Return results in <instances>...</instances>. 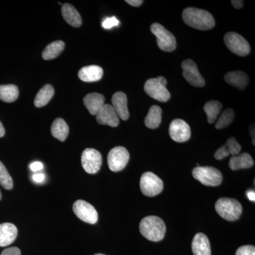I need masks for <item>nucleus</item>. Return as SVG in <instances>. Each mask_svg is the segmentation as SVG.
Listing matches in <instances>:
<instances>
[{"instance_id": "nucleus-12", "label": "nucleus", "mask_w": 255, "mask_h": 255, "mask_svg": "<svg viewBox=\"0 0 255 255\" xmlns=\"http://www.w3.org/2000/svg\"><path fill=\"white\" fill-rule=\"evenodd\" d=\"M183 77L192 86L203 87L205 85V80L199 73L196 64L192 60H184L182 63Z\"/></svg>"}, {"instance_id": "nucleus-23", "label": "nucleus", "mask_w": 255, "mask_h": 255, "mask_svg": "<svg viewBox=\"0 0 255 255\" xmlns=\"http://www.w3.org/2000/svg\"><path fill=\"white\" fill-rule=\"evenodd\" d=\"M162 111L160 107L156 105L152 106L145 119L146 127L151 129L158 128L162 122Z\"/></svg>"}, {"instance_id": "nucleus-16", "label": "nucleus", "mask_w": 255, "mask_h": 255, "mask_svg": "<svg viewBox=\"0 0 255 255\" xmlns=\"http://www.w3.org/2000/svg\"><path fill=\"white\" fill-rule=\"evenodd\" d=\"M191 248L194 255H211L209 238L204 233H197L194 236Z\"/></svg>"}, {"instance_id": "nucleus-38", "label": "nucleus", "mask_w": 255, "mask_h": 255, "mask_svg": "<svg viewBox=\"0 0 255 255\" xmlns=\"http://www.w3.org/2000/svg\"><path fill=\"white\" fill-rule=\"evenodd\" d=\"M126 1H127L128 4L131 5L132 6H135V7L140 6L143 3L142 0H127Z\"/></svg>"}, {"instance_id": "nucleus-21", "label": "nucleus", "mask_w": 255, "mask_h": 255, "mask_svg": "<svg viewBox=\"0 0 255 255\" xmlns=\"http://www.w3.org/2000/svg\"><path fill=\"white\" fill-rule=\"evenodd\" d=\"M62 15L64 19L73 27H80L82 24V17L78 10L73 5L65 4L62 6Z\"/></svg>"}, {"instance_id": "nucleus-1", "label": "nucleus", "mask_w": 255, "mask_h": 255, "mask_svg": "<svg viewBox=\"0 0 255 255\" xmlns=\"http://www.w3.org/2000/svg\"><path fill=\"white\" fill-rule=\"evenodd\" d=\"M182 18L188 26L201 31H207L215 26L214 16L206 10L188 7L183 11Z\"/></svg>"}, {"instance_id": "nucleus-3", "label": "nucleus", "mask_w": 255, "mask_h": 255, "mask_svg": "<svg viewBox=\"0 0 255 255\" xmlns=\"http://www.w3.org/2000/svg\"><path fill=\"white\" fill-rule=\"evenodd\" d=\"M215 208L219 216L228 221H237L243 213L241 203L231 198H221L216 203Z\"/></svg>"}, {"instance_id": "nucleus-37", "label": "nucleus", "mask_w": 255, "mask_h": 255, "mask_svg": "<svg viewBox=\"0 0 255 255\" xmlns=\"http://www.w3.org/2000/svg\"><path fill=\"white\" fill-rule=\"evenodd\" d=\"M45 178H46V176L43 173L34 174L32 177L33 180L36 183L43 182L45 180Z\"/></svg>"}, {"instance_id": "nucleus-19", "label": "nucleus", "mask_w": 255, "mask_h": 255, "mask_svg": "<svg viewBox=\"0 0 255 255\" xmlns=\"http://www.w3.org/2000/svg\"><path fill=\"white\" fill-rule=\"evenodd\" d=\"M84 105L92 115L96 116L105 105V98L100 93H90L84 98Z\"/></svg>"}, {"instance_id": "nucleus-25", "label": "nucleus", "mask_w": 255, "mask_h": 255, "mask_svg": "<svg viewBox=\"0 0 255 255\" xmlns=\"http://www.w3.org/2000/svg\"><path fill=\"white\" fill-rule=\"evenodd\" d=\"M54 88L51 85H44L35 97L34 105L38 108L44 107L50 102L54 95Z\"/></svg>"}, {"instance_id": "nucleus-35", "label": "nucleus", "mask_w": 255, "mask_h": 255, "mask_svg": "<svg viewBox=\"0 0 255 255\" xmlns=\"http://www.w3.org/2000/svg\"><path fill=\"white\" fill-rule=\"evenodd\" d=\"M1 255H21V251L16 247H13V248L5 249L1 253Z\"/></svg>"}, {"instance_id": "nucleus-14", "label": "nucleus", "mask_w": 255, "mask_h": 255, "mask_svg": "<svg viewBox=\"0 0 255 255\" xmlns=\"http://www.w3.org/2000/svg\"><path fill=\"white\" fill-rule=\"evenodd\" d=\"M97 122L101 125L118 127L119 118L112 105H105L96 115Z\"/></svg>"}, {"instance_id": "nucleus-9", "label": "nucleus", "mask_w": 255, "mask_h": 255, "mask_svg": "<svg viewBox=\"0 0 255 255\" xmlns=\"http://www.w3.org/2000/svg\"><path fill=\"white\" fill-rule=\"evenodd\" d=\"M130 155L128 151L124 147L117 146L109 152L107 161L109 167L112 172H119L125 168L128 162Z\"/></svg>"}, {"instance_id": "nucleus-8", "label": "nucleus", "mask_w": 255, "mask_h": 255, "mask_svg": "<svg viewBox=\"0 0 255 255\" xmlns=\"http://www.w3.org/2000/svg\"><path fill=\"white\" fill-rule=\"evenodd\" d=\"M224 42L228 49L239 56H246L251 53V46L241 35L236 32H228L224 36Z\"/></svg>"}, {"instance_id": "nucleus-15", "label": "nucleus", "mask_w": 255, "mask_h": 255, "mask_svg": "<svg viewBox=\"0 0 255 255\" xmlns=\"http://www.w3.org/2000/svg\"><path fill=\"white\" fill-rule=\"evenodd\" d=\"M112 107L119 118L127 121L129 118L127 96L122 92H116L112 99Z\"/></svg>"}, {"instance_id": "nucleus-7", "label": "nucleus", "mask_w": 255, "mask_h": 255, "mask_svg": "<svg viewBox=\"0 0 255 255\" xmlns=\"http://www.w3.org/2000/svg\"><path fill=\"white\" fill-rule=\"evenodd\" d=\"M163 186L162 179L152 172H145L140 178V189L146 196L154 197L158 195L163 190Z\"/></svg>"}, {"instance_id": "nucleus-2", "label": "nucleus", "mask_w": 255, "mask_h": 255, "mask_svg": "<svg viewBox=\"0 0 255 255\" xmlns=\"http://www.w3.org/2000/svg\"><path fill=\"white\" fill-rule=\"evenodd\" d=\"M140 231L146 239L152 242L163 240L166 233V226L163 220L157 216L144 218L140 223Z\"/></svg>"}, {"instance_id": "nucleus-18", "label": "nucleus", "mask_w": 255, "mask_h": 255, "mask_svg": "<svg viewBox=\"0 0 255 255\" xmlns=\"http://www.w3.org/2000/svg\"><path fill=\"white\" fill-rule=\"evenodd\" d=\"M103 69L98 65H89L80 69L78 77L85 82H97L103 76Z\"/></svg>"}, {"instance_id": "nucleus-10", "label": "nucleus", "mask_w": 255, "mask_h": 255, "mask_svg": "<svg viewBox=\"0 0 255 255\" xmlns=\"http://www.w3.org/2000/svg\"><path fill=\"white\" fill-rule=\"evenodd\" d=\"M82 165L89 174H96L100 171L102 164V156L95 149L87 148L82 152Z\"/></svg>"}, {"instance_id": "nucleus-40", "label": "nucleus", "mask_w": 255, "mask_h": 255, "mask_svg": "<svg viewBox=\"0 0 255 255\" xmlns=\"http://www.w3.org/2000/svg\"><path fill=\"white\" fill-rule=\"evenodd\" d=\"M246 195L248 196V199L250 201H253L255 202V192L254 190H250L247 191Z\"/></svg>"}, {"instance_id": "nucleus-29", "label": "nucleus", "mask_w": 255, "mask_h": 255, "mask_svg": "<svg viewBox=\"0 0 255 255\" xmlns=\"http://www.w3.org/2000/svg\"><path fill=\"white\" fill-rule=\"evenodd\" d=\"M235 113L232 109H227L223 112L221 117L216 122V128L223 129L231 125L234 120Z\"/></svg>"}, {"instance_id": "nucleus-28", "label": "nucleus", "mask_w": 255, "mask_h": 255, "mask_svg": "<svg viewBox=\"0 0 255 255\" xmlns=\"http://www.w3.org/2000/svg\"><path fill=\"white\" fill-rule=\"evenodd\" d=\"M223 105L219 101H209L204 105V110L207 115L208 122L214 124L221 112Z\"/></svg>"}, {"instance_id": "nucleus-11", "label": "nucleus", "mask_w": 255, "mask_h": 255, "mask_svg": "<svg viewBox=\"0 0 255 255\" xmlns=\"http://www.w3.org/2000/svg\"><path fill=\"white\" fill-rule=\"evenodd\" d=\"M75 214L84 222L95 224L98 221V213L90 203L83 200L75 201L73 204Z\"/></svg>"}, {"instance_id": "nucleus-43", "label": "nucleus", "mask_w": 255, "mask_h": 255, "mask_svg": "<svg viewBox=\"0 0 255 255\" xmlns=\"http://www.w3.org/2000/svg\"><path fill=\"white\" fill-rule=\"evenodd\" d=\"M103 255V254H97V255Z\"/></svg>"}, {"instance_id": "nucleus-34", "label": "nucleus", "mask_w": 255, "mask_h": 255, "mask_svg": "<svg viewBox=\"0 0 255 255\" xmlns=\"http://www.w3.org/2000/svg\"><path fill=\"white\" fill-rule=\"evenodd\" d=\"M229 155V152H228L226 146L224 145H223L222 147H220L219 149H218L214 154L215 158L218 159V160H221V159L226 158V157H227Z\"/></svg>"}, {"instance_id": "nucleus-31", "label": "nucleus", "mask_w": 255, "mask_h": 255, "mask_svg": "<svg viewBox=\"0 0 255 255\" xmlns=\"http://www.w3.org/2000/svg\"><path fill=\"white\" fill-rule=\"evenodd\" d=\"M224 145L226 146V149H227L230 155L233 156L238 155V154L241 152V145H240L239 142L237 141V140L235 137H230Z\"/></svg>"}, {"instance_id": "nucleus-36", "label": "nucleus", "mask_w": 255, "mask_h": 255, "mask_svg": "<svg viewBox=\"0 0 255 255\" xmlns=\"http://www.w3.org/2000/svg\"><path fill=\"white\" fill-rule=\"evenodd\" d=\"M43 168V165L41 162H33V163L30 164V169L33 172H38V171L41 170Z\"/></svg>"}, {"instance_id": "nucleus-4", "label": "nucleus", "mask_w": 255, "mask_h": 255, "mask_svg": "<svg viewBox=\"0 0 255 255\" xmlns=\"http://www.w3.org/2000/svg\"><path fill=\"white\" fill-rule=\"evenodd\" d=\"M167 80L164 77L151 78L144 85V90L151 98L161 102H167L171 95L167 88Z\"/></svg>"}, {"instance_id": "nucleus-24", "label": "nucleus", "mask_w": 255, "mask_h": 255, "mask_svg": "<svg viewBox=\"0 0 255 255\" xmlns=\"http://www.w3.org/2000/svg\"><path fill=\"white\" fill-rule=\"evenodd\" d=\"M51 133L60 141H65L69 134V127L63 119H55L51 126Z\"/></svg>"}, {"instance_id": "nucleus-13", "label": "nucleus", "mask_w": 255, "mask_h": 255, "mask_svg": "<svg viewBox=\"0 0 255 255\" xmlns=\"http://www.w3.org/2000/svg\"><path fill=\"white\" fill-rule=\"evenodd\" d=\"M171 138L177 142L187 141L191 137V128L189 124L182 119H174L169 128Z\"/></svg>"}, {"instance_id": "nucleus-33", "label": "nucleus", "mask_w": 255, "mask_h": 255, "mask_svg": "<svg viewBox=\"0 0 255 255\" xmlns=\"http://www.w3.org/2000/svg\"><path fill=\"white\" fill-rule=\"evenodd\" d=\"M119 24V21L115 16L106 18L105 21L102 22V26L106 28V29H110V28H112L114 26H118Z\"/></svg>"}, {"instance_id": "nucleus-5", "label": "nucleus", "mask_w": 255, "mask_h": 255, "mask_svg": "<svg viewBox=\"0 0 255 255\" xmlns=\"http://www.w3.org/2000/svg\"><path fill=\"white\" fill-rule=\"evenodd\" d=\"M193 177L208 187H217L223 182V175L214 167H196L193 169Z\"/></svg>"}, {"instance_id": "nucleus-41", "label": "nucleus", "mask_w": 255, "mask_h": 255, "mask_svg": "<svg viewBox=\"0 0 255 255\" xmlns=\"http://www.w3.org/2000/svg\"><path fill=\"white\" fill-rule=\"evenodd\" d=\"M5 134V130L4 126L2 125L1 122H0V137L4 136Z\"/></svg>"}, {"instance_id": "nucleus-22", "label": "nucleus", "mask_w": 255, "mask_h": 255, "mask_svg": "<svg viewBox=\"0 0 255 255\" xmlns=\"http://www.w3.org/2000/svg\"><path fill=\"white\" fill-rule=\"evenodd\" d=\"M254 165V160L249 153L244 152L241 155L233 156L230 159L229 167L233 171L249 169Z\"/></svg>"}, {"instance_id": "nucleus-17", "label": "nucleus", "mask_w": 255, "mask_h": 255, "mask_svg": "<svg viewBox=\"0 0 255 255\" xmlns=\"http://www.w3.org/2000/svg\"><path fill=\"white\" fill-rule=\"evenodd\" d=\"M17 234V228L12 223L0 224V247H6L14 243Z\"/></svg>"}, {"instance_id": "nucleus-42", "label": "nucleus", "mask_w": 255, "mask_h": 255, "mask_svg": "<svg viewBox=\"0 0 255 255\" xmlns=\"http://www.w3.org/2000/svg\"><path fill=\"white\" fill-rule=\"evenodd\" d=\"M1 191H0V200H1Z\"/></svg>"}, {"instance_id": "nucleus-27", "label": "nucleus", "mask_w": 255, "mask_h": 255, "mask_svg": "<svg viewBox=\"0 0 255 255\" xmlns=\"http://www.w3.org/2000/svg\"><path fill=\"white\" fill-rule=\"evenodd\" d=\"M18 97V89L16 85H0V100L11 103L17 100Z\"/></svg>"}, {"instance_id": "nucleus-20", "label": "nucleus", "mask_w": 255, "mask_h": 255, "mask_svg": "<svg viewBox=\"0 0 255 255\" xmlns=\"http://www.w3.org/2000/svg\"><path fill=\"white\" fill-rule=\"evenodd\" d=\"M225 80L229 85L239 89L244 90L248 86L249 77L243 71L229 72L225 75Z\"/></svg>"}, {"instance_id": "nucleus-26", "label": "nucleus", "mask_w": 255, "mask_h": 255, "mask_svg": "<svg viewBox=\"0 0 255 255\" xmlns=\"http://www.w3.org/2000/svg\"><path fill=\"white\" fill-rule=\"evenodd\" d=\"M64 48H65V43L63 41L52 42L43 50L42 57L46 60L54 59L63 52Z\"/></svg>"}, {"instance_id": "nucleus-30", "label": "nucleus", "mask_w": 255, "mask_h": 255, "mask_svg": "<svg viewBox=\"0 0 255 255\" xmlns=\"http://www.w3.org/2000/svg\"><path fill=\"white\" fill-rule=\"evenodd\" d=\"M0 184L6 190H11L14 186L12 178L2 162L0 161Z\"/></svg>"}, {"instance_id": "nucleus-32", "label": "nucleus", "mask_w": 255, "mask_h": 255, "mask_svg": "<svg viewBox=\"0 0 255 255\" xmlns=\"http://www.w3.org/2000/svg\"><path fill=\"white\" fill-rule=\"evenodd\" d=\"M236 255H255V248L253 246H242L236 251Z\"/></svg>"}, {"instance_id": "nucleus-39", "label": "nucleus", "mask_w": 255, "mask_h": 255, "mask_svg": "<svg viewBox=\"0 0 255 255\" xmlns=\"http://www.w3.org/2000/svg\"><path fill=\"white\" fill-rule=\"evenodd\" d=\"M231 3H232V4L235 8L239 9L243 7L244 1H242V0H232V1H231Z\"/></svg>"}, {"instance_id": "nucleus-6", "label": "nucleus", "mask_w": 255, "mask_h": 255, "mask_svg": "<svg viewBox=\"0 0 255 255\" xmlns=\"http://www.w3.org/2000/svg\"><path fill=\"white\" fill-rule=\"evenodd\" d=\"M150 30L157 38V46L159 49L165 52H172L176 49L177 41L175 37L162 24L159 23H152Z\"/></svg>"}]
</instances>
